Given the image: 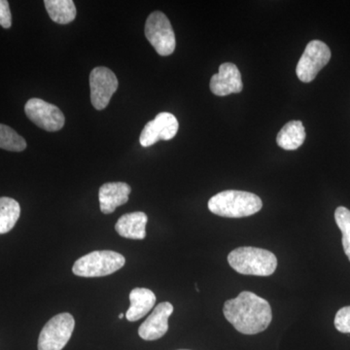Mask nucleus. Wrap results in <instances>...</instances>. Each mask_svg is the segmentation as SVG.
Instances as JSON below:
<instances>
[{
	"label": "nucleus",
	"mask_w": 350,
	"mask_h": 350,
	"mask_svg": "<svg viewBox=\"0 0 350 350\" xmlns=\"http://www.w3.org/2000/svg\"><path fill=\"white\" fill-rule=\"evenodd\" d=\"M44 4L55 23L66 25L75 21L77 11L72 0H45Z\"/></svg>",
	"instance_id": "f3484780"
},
{
	"label": "nucleus",
	"mask_w": 350,
	"mask_h": 350,
	"mask_svg": "<svg viewBox=\"0 0 350 350\" xmlns=\"http://www.w3.org/2000/svg\"><path fill=\"white\" fill-rule=\"evenodd\" d=\"M262 207V200L257 195L244 191H223L208 200L209 211L221 217H248L259 213Z\"/></svg>",
	"instance_id": "f03ea898"
},
{
	"label": "nucleus",
	"mask_w": 350,
	"mask_h": 350,
	"mask_svg": "<svg viewBox=\"0 0 350 350\" xmlns=\"http://www.w3.org/2000/svg\"><path fill=\"white\" fill-rule=\"evenodd\" d=\"M0 25L4 29H9L12 25V15L6 0H0Z\"/></svg>",
	"instance_id": "4be33fe9"
},
{
	"label": "nucleus",
	"mask_w": 350,
	"mask_h": 350,
	"mask_svg": "<svg viewBox=\"0 0 350 350\" xmlns=\"http://www.w3.org/2000/svg\"><path fill=\"white\" fill-rule=\"evenodd\" d=\"M124 319V313H120L119 319Z\"/></svg>",
	"instance_id": "5701e85b"
},
{
	"label": "nucleus",
	"mask_w": 350,
	"mask_h": 350,
	"mask_svg": "<svg viewBox=\"0 0 350 350\" xmlns=\"http://www.w3.org/2000/svg\"><path fill=\"white\" fill-rule=\"evenodd\" d=\"M126 259L123 255L111 250L93 251L84 255L73 265L72 271L80 278H103L123 268Z\"/></svg>",
	"instance_id": "20e7f679"
},
{
	"label": "nucleus",
	"mask_w": 350,
	"mask_h": 350,
	"mask_svg": "<svg viewBox=\"0 0 350 350\" xmlns=\"http://www.w3.org/2000/svg\"><path fill=\"white\" fill-rule=\"evenodd\" d=\"M27 118L39 128L47 131H57L64 126V113L56 105L40 98H31L25 107Z\"/></svg>",
	"instance_id": "6e6552de"
},
{
	"label": "nucleus",
	"mask_w": 350,
	"mask_h": 350,
	"mask_svg": "<svg viewBox=\"0 0 350 350\" xmlns=\"http://www.w3.org/2000/svg\"><path fill=\"white\" fill-rule=\"evenodd\" d=\"M335 220L342 234V247L350 261V211L345 206H338L335 211Z\"/></svg>",
	"instance_id": "aec40b11"
},
{
	"label": "nucleus",
	"mask_w": 350,
	"mask_h": 350,
	"mask_svg": "<svg viewBox=\"0 0 350 350\" xmlns=\"http://www.w3.org/2000/svg\"><path fill=\"white\" fill-rule=\"evenodd\" d=\"M90 87L92 105L96 109L103 110L118 89V79L109 68L98 66L90 75Z\"/></svg>",
	"instance_id": "1a4fd4ad"
},
{
	"label": "nucleus",
	"mask_w": 350,
	"mask_h": 350,
	"mask_svg": "<svg viewBox=\"0 0 350 350\" xmlns=\"http://www.w3.org/2000/svg\"><path fill=\"white\" fill-rule=\"evenodd\" d=\"M228 262L237 273L245 275L269 276L278 268V259L273 252L250 246L232 250Z\"/></svg>",
	"instance_id": "7ed1b4c3"
},
{
	"label": "nucleus",
	"mask_w": 350,
	"mask_h": 350,
	"mask_svg": "<svg viewBox=\"0 0 350 350\" xmlns=\"http://www.w3.org/2000/svg\"><path fill=\"white\" fill-rule=\"evenodd\" d=\"M145 36L161 56H170L174 52L176 40L174 29L163 12L155 11L147 18Z\"/></svg>",
	"instance_id": "423d86ee"
},
{
	"label": "nucleus",
	"mask_w": 350,
	"mask_h": 350,
	"mask_svg": "<svg viewBox=\"0 0 350 350\" xmlns=\"http://www.w3.org/2000/svg\"><path fill=\"white\" fill-rule=\"evenodd\" d=\"M180 350H187V349H180Z\"/></svg>",
	"instance_id": "b1692460"
},
{
	"label": "nucleus",
	"mask_w": 350,
	"mask_h": 350,
	"mask_svg": "<svg viewBox=\"0 0 350 350\" xmlns=\"http://www.w3.org/2000/svg\"><path fill=\"white\" fill-rule=\"evenodd\" d=\"M174 312L170 301L159 304L150 317L138 329V335L144 340H156L163 338L169 330V319Z\"/></svg>",
	"instance_id": "9b49d317"
},
{
	"label": "nucleus",
	"mask_w": 350,
	"mask_h": 350,
	"mask_svg": "<svg viewBox=\"0 0 350 350\" xmlns=\"http://www.w3.org/2000/svg\"><path fill=\"white\" fill-rule=\"evenodd\" d=\"M0 148L11 152H22L27 148V142L10 126L0 124Z\"/></svg>",
	"instance_id": "6ab92c4d"
},
{
	"label": "nucleus",
	"mask_w": 350,
	"mask_h": 350,
	"mask_svg": "<svg viewBox=\"0 0 350 350\" xmlns=\"http://www.w3.org/2000/svg\"><path fill=\"white\" fill-rule=\"evenodd\" d=\"M226 319L244 335H256L266 330L273 319L269 301L250 291L241 292L236 299L226 301Z\"/></svg>",
	"instance_id": "f257e3e1"
},
{
	"label": "nucleus",
	"mask_w": 350,
	"mask_h": 350,
	"mask_svg": "<svg viewBox=\"0 0 350 350\" xmlns=\"http://www.w3.org/2000/svg\"><path fill=\"white\" fill-rule=\"evenodd\" d=\"M75 320L70 313L55 315L45 324L38 338V350H62L68 345L73 331Z\"/></svg>",
	"instance_id": "39448f33"
},
{
	"label": "nucleus",
	"mask_w": 350,
	"mask_h": 350,
	"mask_svg": "<svg viewBox=\"0 0 350 350\" xmlns=\"http://www.w3.org/2000/svg\"><path fill=\"white\" fill-rule=\"evenodd\" d=\"M179 124L176 117L169 112L159 113L155 119L145 125L140 135L142 146L149 147L160 142L170 140L176 135Z\"/></svg>",
	"instance_id": "9d476101"
},
{
	"label": "nucleus",
	"mask_w": 350,
	"mask_h": 350,
	"mask_svg": "<svg viewBox=\"0 0 350 350\" xmlns=\"http://www.w3.org/2000/svg\"><path fill=\"white\" fill-rule=\"evenodd\" d=\"M131 193V186L125 182H108L103 184L98 191L101 213H114L117 207L128 202Z\"/></svg>",
	"instance_id": "ddd939ff"
},
{
	"label": "nucleus",
	"mask_w": 350,
	"mask_h": 350,
	"mask_svg": "<svg viewBox=\"0 0 350 350\" xmlns=\"http://www.w3.org/2000/svg\"><path fill=\"white\" fill-rule=\"evenodd\" d=\"M209 87L213 94L218 96L241 93L243 84L238 66L231 63L221 64L217 75L211 78Z\"/></svg>",
	"instance_id": "f8f14e48"
},
{
	"label": "nucleus",
	"mask_w": 350,
	"mask_h": 350,
	"mask_svg": "<svg viewBox=\"0 0 350 350\" xmlns=\"http://www.w3.org/2000/svg\"><path fill=\"white\" fill-rule=\"evenodd\" d=\"M147 222L148 217L144 213H128L118 219L115 230L123 238L142 241L146 238Z\"/></svg>",
	"instance_id": "4468645a"
},
{
	"label": "nucleus",
	"mask_w": 350,
	"mask_h": 350,
	"mask_svg": "<svg viewBox=\"0 0 350 350\" xmlns=\"http://www.w3.org/2000/svg\"><path fill=\"white\" fill-rule=\"evenodd\" d=\"M330 59L331 50L325 43L320 40L310 41L297 64V76L301 82L313 81Z\"/></svg>",
	"instance_id": "0eeeda50"
},
{
	"label": "nucleus",
	"mask_w": 350,
	"mask_h": 350,
	"mask_svg": "<svg viewBox=\"0 0 350 350\" xmlns=\"http://www.w3.org/2000/svg\"><path fill=\"white\" fill-rule=\"evenodd\" d=\"M306 140V130L301 121L288 122L283 126L278 137L276 144L284 150H296Z\"/></svg>",
	"instance_id": "dca6fc26"
},
{
	"label": "nucleus",
	"mask_w": 350,
	"mask_h": 350,
	"mask_svg": "<svg viewBox=\"0 0 350 350\" xmlns=\"http://www.w3.org/2000/svg\"><path fill=\"white\" fill-rule=\"evenodd\" d=\"M20 215L21 206L17 200L0 198V234L10 232L19 220Z\"/></svg>",
	"instance_id": "a211bd4d"
},
{
	"label": "nucleus",
	"mask_w": 350,
	"mask_h": 350,
	"mask_svg": "<svg viewBox=\"0 0 350 350\" xmlns=\"http://www.w3.org/2000/svg\"><path fill=\"white\" fill-rule=\"evenodd\" d=\"M131 306L126 312V319L131 322L144 319L156 304V295L147 288H135L130 293Z\"/></svg>",
	"instance_id": "2eb2a0df"
},
{
	"label": "nucleus",
	"mask_w": 350,
	"mask_h": 350,
	"mask_svg": "<svg viewBox=\"0 0 350 350\" xmlns=\"http://www.w3.org/2000/svg\"><path fill=\"white\" fill-rule=\"evenodd\" d=\"M335 327L340 333L350 334V306L338 310L335 317Z\"/></svg>",
	"instance_id": "412c9836"
}]
</instances>
